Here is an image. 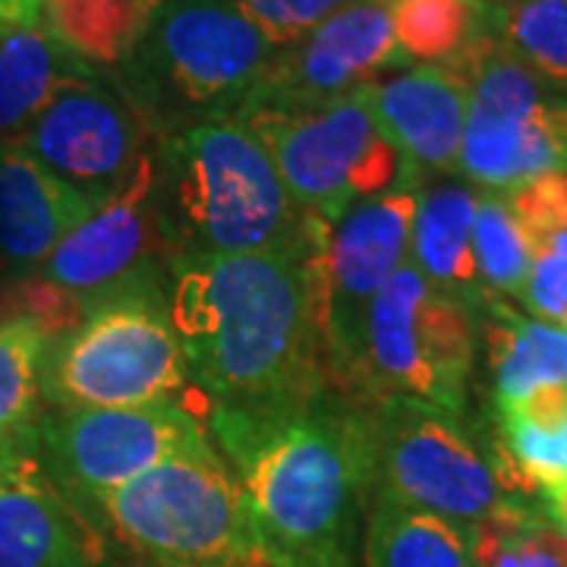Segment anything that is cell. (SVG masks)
<instances>
[{
	"label": "cell",
	"mask_w": 567,
	"mask_h": 567,
	"mask_svg": "<svg viewBox=\"0 0 567 567\" xmlns=\"http://www.w3.org/2000/svg\"><path fill=\"white\" fill-rule=\"evenodd\" d=\"M102 565V536L35 451L0 457V567Z\"/></svg>",
	"instance_id": "2e32d148"
},
{
	"label": "cell",
	"mask_w": 567,
	"mask_h": 567,
	"mask_svg": "<svg viewBox=\"0 0 567 567\" xmlns=\"http://www.w3.org/2000/svg\"><path fill=\"white\" fill-rule=\"evenodd\" d=\"M162 152H148L95 212L44 262V275L63 287L102 297L133 281L152 249L164 246Z\"/></svg>",
	"instance_id": "9a60e30c"
},
{
	"label": "cell",
	"mask_w": 567,
	"mask_h": 567,
	"mask_svg": "<svg viewBox=\"0 0 567 567\" xmlns=\"http://www.w3.org/2000/svg\"><path fill=\"white\" fill-rule=\"evenodd\" d=\"M162 203H171L162 218L181 240V259L303 252L319 224L293 203L240 117L193 123L162 142Z\"/></svg>",
	"instance_id": "3957f363"
},
{
	"label": "cell",
	"mask_w": 567,
	"mask_h": 567,
	"mask_svg": "<svg viewBox=\"0 0 567 567\" xmlns=\"http://www.w3.org/2000/svg\"><path fill=\"white\" fill-rule=\"evenodd\" d=\"M488 29L539 80L567 92V0H502Z\"/></svg>",
	"instance_id": "484cf974"
},
{
	"label": "cell",
	"mask_w": 567,
	"mask_h": 567,
	"mask_svg": "<svg viewBox=\"0 0 567 567\" xmlns=\"http://www.w3.org/2000/svg\"><path fill=\"white\" fill-rule=\"evenodd\" d=\"M102 199L63 181L20 142L0 145V256L44 265Z\"/></svg>",
	"instance_id": "ac0fdd59"
},
{
	"label": "cell",
	"mask_w": 567,
	"mask_h": 567,
	"mask_svg": "<svg viewBox=\"0 0 567 567\" xmlns=\"http://www.w3.org/2000/svg\"><path fill=\"white\" fill-rule=\"evenodd\" d=\"M237 466L265 567H350L372 480L369 406L319 394L284 406H212Z\"/></svg>",
	"instance_id": "7a4b0ae2"
},
{
	"label": "cell",
	"mask_w": 567,
	"mask_h": 567,
	"mask_svg": "<svg viewBox=\"0 0 567 567\" xmlns=\"http://www.w3.org/2000/svg\"><path fill=\"white\" fill-rule=\"evenodd\" d=\"M369 406L372 495L473 527L514 495L498 464L473 442L461 413L416 398H385Z\"/></svg>",
	"instance_id": "30bf717a"
},
{
	"label": "cell",
	"mask_w": 567,
	"mask_h": 567,
	"mask_svg": "<svg viewBox=\"0 0 567 567\" xmlns=\"http://www.w3.org/2000/svg\"><path fill=\"white\" fill-rule=\"evenodd\" d=\"M543 495H546V514L551 517V524L561 529V536H565L567 543V483L548 488Z\"/></svg>",
	"instance_id": "836d02e7"
},
{
	"label": "cell",
	"mask_w": 567,
	"mask_h": 567,
	"mask_svg": "<svg viewBox=\"0 0 567 567\" xmlns=\"http://www.w3.org/2000/svg\"><path fill=\"white\" fill-rule=\"evenodd\" d=\"M488 363L495 406L517 404L543 385H567V331L527 319L486 293Z\"/></svg>",
	"instance_id": "7402d4cb"
},
{
	"label": "cell",
	"mask_w": 567,
	"mask_h": 567,
	"mask_svg": "<svg viewBox=\"0 0 567 567\" xmlns=\"http://www.w3.org/2000/svg\"><path fill=\"white\" fill-rule=\"evenodd\" d=\"M365 99L385 136L404 155L410 174L457 171L470 82L451 63H420L404 73L365 82Z\"/></svg>",
	"instance_id": "e0dca14e"
},
{
	"label": "cell",
	"mask_w": 567,
	"mask_h": 567,
	"mask_svg": "<svg viewBox=\"0 0 567 567\" xmlns=\"http://www.w3.org/2000/svg\"><path fill=\"white\" fill-rule=\"evenodd\" d=\"M164 0H44L41 29L95 73L136 58L162 17Z\"/></svg>",
	"instance_id": "44dd1931"
},
{
	"label": "cell",
	"mask_w": 567,
	"mask_h": 567,
	"mask_svg": "<svg viewBox=\"0 0 567 567\" xmlns=\"http://www.w3.org/2000/svg\"><path fill=\"white\" fill-rule=\"evenodd\" d=\"M470 312L406 259L365 312L357 404L416 398L464 413L473 372Z\"/></svg>",
	"instance_id": "9c48e42d"
},
{
	"label": "cell",
	"mask_w": 567,
	"mask_h": 567,
	"mask_svg": "<svg viewBox=\"0 0 567 567\" xmlns=\"http://www.w3.org/2000/svg\"><path fill=\"white\" fill-rule=\"evenodd\" d=\"M92 511L152 567H265L244 488L215 447L145 470Z\"/></svg>",
	"instance_id": "5b68a950"
},
{
	"label": "cell",
	"mask_w": 567,
	"mask_h": 567,
	"mask_svg": "<svg viewBox=\"0 0 567 567\" xmlns=\"http://www.w3.org/2000/svg\"><path fill=\"white\" fill-rule=\"evenodd\" d=\"M486 13L466 0H394L391 29L406 61L447 63L480 35Z\"/></svg>",
	"instance_id": "4316f807"
},
{
	"label": "cell",
	"mask_w": 567,
	"mask_h": 567,
	"mask_svg": "<svg viewBox=\"0 0 567 567\" xmlns=\"http://www.w3.org/2000/svg\"><path fill=\"white\" fill-rule=\"evenodd\" d=\"M502 199L539 244L543 237H551L567 227V171H551L520 186H511L502 193Z\"/></svg>",
	"instance_id": "1f68e13d"
},
{
	"label": "cell",
	"mask_w": 567,
	"mask_h": 567,
	"mask_svg": "<svg viewBox=\"0 0 567 567\" xmlns=\"http://www.w3.org/2000/svg\"><path fill=\"white\" fill-rule=\"evenodd\" d=\"M275 54L278 48L227 0H164L117 89L155 133H181L212 117H237Z\"/></svg>",
	"instance_id": "277c9868"
},
{
	"label": "cell",
	"mask_w": 567,
	"mask_h": 567,
	"mask_svg": "<svg viewBox=\"0 0 567 567\" xmlns=\"http://www.w3.org/2000/svg\"><path fill=\"white\" fill-rule=\"evenodd\" d=\"M316 224L303 252L181 259L171 322L189 379L212 406H284L334 385L324 341Z\"/></svg>",
	"instance_id": "6da1fadb"
},
{
	"label": "cell",
	"mask_w": 567,
	"mask_h": 567,
	"mask_svg": "<svg viewBox=\"0 0 567 567\" xmlns=\"http://www.w3.org/2000/svg\"><path fill=\"white\" fill-rule=\"evenodd\" d=\"M404 61L391 29V7L347 0L309 35L278 48L256 95L244 107L331 102L385 76V70Z\"/></svg>",
	"instance_id": "5bb4252c"
},
{
	"label": "cell",
	"mask_w": 567,
	"mask_h": 567,
	"mask_svg": "<svg viewBox=\"0 0 567 567\" xmlns=\"http://www.w3.org/2000/svg\"><path fill=\"white\" fill-rule=\"evenodd\" d=\"M480 193L464 183H439L416 193V215L410 234V262L447 297L464 306L483 303L486 287L480 281L473 252Z\"/></svg>",
	"instance_id": "d6986e66"
},
{
	"label": "cell",
	"mask_w": 567,
	"mask_h": 567,
	"mask_svg": "<svg viewBox=\"0 0 567 567\" xmlns=\"http://www.w3.org/2000/svg\"><path fill=\"white\" fill-rule=\"evenodd\" d=\"M189 369L158 287L136 275L95 297L89 316L48 350L44 398L58 410L174 404Z\"/></svg>",
	"instance_id": "8992f818"
},
{
	"label": "cell",
	"mask_w": 567,
	"mask_h": 567,
	"mask_svg": "<svg viewBox=\"0 0 567 567\" xmlns=\"http://www.w3.org/2000/svg\"><path fill=\"white\" fill-rule=\"evenodd\" d=\"M520 300L539 322L567 331V227L536 244Z\"/></svg>",
	"instance_id": "f546056e"
},
{
	"label": "cell",
	"mask_w": 567,
	"mask_h": 567,
	"mask_svg": "<svg viewBox=\"0 0 567 567\" xmlns=\"http://www.w3.org/2000/svg\"><path fill=\"white\" fill-rule=\"evenodd\" d=\"M244 13L275 48H287L309 35L319 22L338 13L347 0H227Z\"/></svg>",
	"instance_id": "4dcf8cb0"
},
{
	"label": "cell",
	"mask_w": 567,
	"mask_h": 567,
	"mask_svg": "<svg viewBox=\"0 0 567 567\" xmlns=\"http://www.w3.org/2000/svg\"><path fill=\"white\" fill-rule=\"evenodd\" d=\"M155 126L117 85L99 76L63 92L20 140L41 164L80 189L107 196L152 152Z\"/></svg>",
	"instance_id": "4fadbf2b"
},
{
	"label": "cell",
	"mask_w": 567,
	"mask_h": 567,
	"mask_svg": "<svg viewBox=\"0 0 567 567\" xmlns=\"http://www.w3.org/2000/svg\"><path fill=\"white\" fill-rule=\"evenodd\" d=\"M416 189L398 186L347 208L316 249L324 341L334 388L357 401L365 312L385 281L406 262Z\"/></svg>",
	"instance_id": "8fae6325"
},
{
	"label": "cell",
	"mask_w": 567,
	"mask_h": 567,
	"mask_svg": "<svg viewBox=\"0 0 567 567\" xmlns=\"http://www.w3.org/2000/svg\"><path fill=\"white\" fill-rule=\"evenodd\" d=\"M92 303L95 297L63 287L44 271L0 284V322L32 324L51 344L73 331L89 316Z\"/></svg>",
	"instance_id": "f1b7e54d"
},
{
	"label": "cell",
	"mask_w": 567,
	"mask_h": 567,
	"mask_svg": "<svg viewBox=\"0 0 567 567\" xmlns=\"http://www.w3.org/2000/svg\"><path fill=\"white\" fill-rule=\"evenodd\" d=\"M365 565L476 567V561H473L466 527L439 514L375 495L365 514Z\"/></svg>",
	"instance_id": "603a6c76"
},
{
	"label": "cell",
	"mask_w": 567,
	"mask_h": 567,
	"mask_svg": "<svg viewBox=\"0 0 567 567\" xmlns=\"http://www.w3.org/2000/svg\"><path fill=\"white\" fill-rule=\"evenodd\" d=\"M466 3H473V7H480V10H492V7H498L502 0H466Z\"/></svg>",
	"instance_id": "e575fe53"
},
{
	"label": "cell",
	"mask_w": 567,
	"mask_h": 567,
	"mask_svg": "<svg viewBox=\"0 0 567 567\" xmlns=\"http://www.w3.org/2000/svg\"><path fill=\"white\" fill-rule=\"evenodd\" d=\"M51 341L39 328L0 322V457L35 451L44 410V363Z\"/></svg>",
	"instance_id": "cb8c5ba5"
},
{
	"label": "cell",
	"mask_w": 567,
	"mask_h": 567,
	"mask_svg": "<svg viewBox=\"0 0 567 567\" xmlns=\"http://www.w3.org/2000/svg\"><path fill=\"white\" fill-rule=\"evenodd\" d=\"M39 442L48 473L82 511L152 466L212 447L199 420L177 404L61 410L41 423Z\"/></svg>",
	"instance_id": "7c38bea8"
},
{
	"label": "cell",
	"mask_w": 567,
	"mask_h": 567,
	"mask_svg": "<svg viewBox=\"0 0 567 567\" xmlns=\"http://www.w3.org/2000/svg\"><path fill=\"white\" fill-rule=\"evenodd\" d=\"M44 0H0V29H32L41 25Z\"/></svg>",
	"instance_id": "d6a6232c"
},
{
	"label": "cell",
	"mask_w": 567,
	"mask_h": 567,
	"mask_svg": "<svg viewBox=\"0 0 567 567\" xmlns=\"http://www.w3.org/2000/svg\"><path fill=\"white\" fill-rule=\"evenodd\" d=\"M466 529L476 567H567L561 529L551 524L546 507L524 498H511Z\"/></svg>",
	"instance_id": "d4e9b609"
},
{
	"label": "cell",
	"mask_w": 567,
	"mask_h": 567,
	"mask_svg": "<svg viewBox=\"0 0 567 567\" xmlns=\"http://www.w3.org/2000/svg\"><path fill=\"white\" fill-rule=\"evenodd\" d=\"M99 76L41 25L0 29V145L20 142L63 92Z\"/></svg>",
	"instance_id": "ffe728a7"
},
{
	"label": "cell",
	"mask_w": 567,
	"mask_h": 567,
	"mask_svg": "<svg viewBox=\"0 0 567 567\" xmlns=\"http://www.w3.org/2000/svg\"><path fill=\"white\" fill-rule=\"evenodd\" d=\"M237 117L262 140L293 203L328 224L394 181H413L363 85L322 104H249Z\"/></svg>",
	"instance_id": "52a82bcc"
},
{
	"label": "cell",
	"mask_w": 567,
	"mask_h": 567,
	"mask_svg": "<svg viewBox=\"0 0 567 567\" xmlns=\"http://www.w3.org/2000/svg\"><path fill=\"white\" fill-rule=\"evenodd\" d=\"M451 66L470 82L457 174L488 189H511L567 171V92L539 80L486 25Z\"/></svg>",
	"instance_id": "ba28073f"
},
{
	"label": "cell",
	"mask_w": 567,
	"mask_h": 567,
	"mask_svg": "<svg viewBox=\"0 0 567 567\" xmlns=\"http://www.w3.org/2000/svg\"><path fill=\"white\" fill-rule=\"evenodd\" d=\"M473 252H476L480 281L486 290L507 297L524 293L536 256V240L511 215L502 193L480 196L476 224H473Z\"/></svg>",
	"instance_id": "83f0119b"
}]
</instances>
